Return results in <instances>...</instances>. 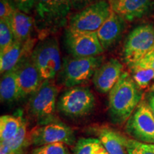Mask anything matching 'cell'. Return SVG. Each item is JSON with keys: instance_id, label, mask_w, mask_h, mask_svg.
<instances>
[{"instance_id": "cell-1", "label": "cell", "mask_w": 154, "mask_h": 154, "mask_svg": "<svg viewBox=\"0 0 154 154\" xmlns=\"http://www.w3.org/2000/svg\"><path fill=\"white\" fill-rule=\"evenodd\" d=\"M131 75L124 72L109 95V113L114 124L127 122L141 102L143 94Z\"/></svg>"}, {"instance_id": "cell-2", "label": "cell", "mask_w": 154, "mask_h": 154, "mask_svg": "<svg viewBox=\"0 0 154 154\" xmlns=\"http://www.w3.org/2000/svg\"><path fill=\"white\" fill-rule=\"evenodd\" d=\"M72 0H36L34 26L43 38L65 26L72 9Z\"/></svg>"}, {"instance_id": "cell-3", "label": "cell", "mask_w": 154, "mask_h": 154, "mask_svg": "<svg viewBox=\"0 0 154 154\" xmlns=\"http://www.w3.org/2000/svg\"><path fill=\"white\" fill-rule=\"evenodd\" d=\"M104 57H69L63 59L59 78L61 84L69 88L81 86L93 78L97 69L103 63Z\"/></svg>"}, {"instance_id": "cell-4", "label": "cell", "mask_w": 154, "mask_h": 154, "mask_svg": "<svg viewBox=\"0 0 154 154\" xmlns=\"http://www.w3.org/2000/svg\"><path fill=\"white\" fill-rule=\"evenodd\" d=\"M31 58L44 81L54 79L60 72L62 63L57 38L47 37L42 39L32 50Z\"/></svg>"}, {"instance_id": "cell-5", "label": "cell", "mask_w": 154, "mask_h": 154, "mask_svg": "<svg viewBox=\"0 0 154 154\" xmlns=\"http://www.w3.org/2000/svg\"><path fill=\"white\" fill-rule=\"evenodd\" d=\"M59 91V87L52 80H44L37 91L31 96L29 113L40 124H49L55 112Z\"/></svg>"}, {"instance_id": "cell-6", "label": "cell", "mask_w": 154, "mask_h": 154, "mask_svg": "<svg viewBox=\"0 0 154 154\" xmlns=\"http://www.w3.org/2000/svg\"><path fill=\"white\" fill-rule=\"evenodd\" d=\"M96 99L89 88L78 86L62 94L57 103L61 113L71 118L88 115L95 107Z\"/></svg>"}, {"instance_id": "cell-7", "label": "cell", "mask_w": 154, "mask_h": 154, "mask_svg": "<svg viewBox=\"0 0 154 154\" xmlns=\"http://www.w3.org/2000/svg\"><path fill=\"white\" fill-rule=\"evenodd\" d=\"M111 5L106 0L90 4L69 19V28L87 32H97L111 14Z\"/></svg>"}, {"instance_id": "cell-8", "label": "cell", "mask_w": 154, "mask_h": 154, "mask_svg": "<svg viewBox=\"0 0 154 154\" xmlns=\"http://www.w3.org/2000/svg\"><path fill=\"white\" fill-rule=\"evenodd\" d=\"M154 47V26L143 24L133 29L124 47V59L128 66L136 63Z\"/></svg>"}, {"instance_id": "cell-9", "label": "cell", "mask_w": 154, "mask_h": 154, "mask_svg": "<svg viewBox=\"0 0 154 154\" xmlns=\"http://www.w3.org/2000/svg\"><path fill=\"white\" fill-rule=\"evenodd\" d=\"M126 131L137 141L154 144V116L149 103L140 102L127 121Z\"/></svg>"}, {"instance_id": "cell-10", "label": "cell", "mask_w": 154, "mask_h": 154, "mask_svg": "<svg viewBox=\"0 0 154 154\" xmlns=\"http://www.w3.org/2000/svg\"><path fill=\"white\" fill-rule=\"evenodd\" d=\"M64 39L67 50L74 57H97L104 51L96 32H82L68 28Z\"/></svg>"}, {"instance_id": "cell-11", "label": "cell", "mask_w": 154, "mask_h": 154, "mask_svg": "<svg viewBox=\"0 0 154 154\" xmlns=\"http://www.w3.org/2000/svg\"><path fill=\"white\" fill-rule=\"evenodd\" d=\"M30 144L41 146L54 143L72 146L75 142L74 131L62 123H49L36 126L29 132Z\"/></svg>"}, {"instance_id": "cell-12", "label": "cell", "mask_w": 154, "mask_h": 154, "mask_svg": "<svg viewBox=\"0 0 154 154\" xmlns=\"http://www.w3.org/2000/svg\"><path fill=\"white\" fill-rule=\"evenodd\" d=\"M31 54L32 52L25 54L15 66L22 99L35 93L44 82Z\"/></svg>"}, {"instance_id": "cell-13", "label": "cell", "mask_w": 154, "mask_h": 154, "mask_svg": "<svg viewBox=\"0 0 154 154\" xmlns=\"http://www.w3.org/2000/svg\"><path fill=\"white\" fill-rule=\"evenodd\" d=\"M123 69V64L116 59H111L103 62L92 78L96 89L101 94L109 93L124 73Z\"/></svg>"}, {"instance_id": "cell-14", "label": "cell", "mask_w": 154, "mask_h": 154, "mask_svg": "<svg viewBox=\"0 0 154 154\" xmlns=\"http://www.w3.org/2000/svg\"><path fill=\"white\" fill-rule=\"evenodd\" d=\"M111 9L125 20L133 22L147 14L152 7V0H116Z\"/></svg>"}, {"instance_id": "cell-15", "label": "cell", "mask_w": 154, "mask_h": 154, "mask_svg": "<svg viewBox=\"0 0 154 154\" xmlns=\"http://www.w3.org/2000/svg\"><path fill=\"white\" fill-rule=\"evenodd\" d=\"M125 21L112 10L110 17L96 32L103 49H109L121 38L125 29Z\"/></svg>"}, {"instance_id": "cell-16", "label": "cell", "mask_w": 154, "mask_h": 154, "mask_svg": "<svg viewBox=\"0 0 154 154\" xmlns=\"http://www.w3.org/2000/svg\"><path fill=\"white\" fill-rule=\"evenodd\" d=\"M32 44L31 39L26 43H22L15 40L10 47L0 53L1 74H3L14 69L25 54L32 52Z\"/></svg>"}, {"instance_id": "cell-17", "label": "cell", "mask_w": 154, "mask_h": 154, "mask_svg": "<svg viewBox=\"0 0 154 154\" xmlns=\"http://www.w3.org/2000/svg\"><path fill=\"white\" fill-rule=\"evenodd\" d=\"M9 22L16 41L22 43H26L29 41L34 26L33 17L17 9Z\"/></svg>"}, {"instance_id": "cell-18", "label": "cell", "mask_w": 154, "mask_h": 154, "mask_svg": "<svg viewBox=\"0 0 154 154\" xmlns=\"http://www.w3.org/2000/svg\"><path fill=\"white\" fill-rule=\"evenodd\" d=\"M101 140L109 154H128V138L113 128L103 127L99 131Z\"/></svg>"}, {"instance_id": "cell-19", "label": "cell", "mask_w": 154, "mask_h": 154, "mask_svg": "<svg viewBox=\"0 0 154 154\" xmlns=\"http://www.w3.org/2000/svg\"><path fill=\"white\" fill-rule=\"evenodd\" d=\"M0 98L3 103H11L22 99L15 67L3 74L0 82Z\"/></svg>"}, {"instance_id": "cell-20", "label": "cell", "mask_w": 154, "mask_h": 154, "mask_svg": "<svg viewBox=\"0 0 154 154\" xmlns=\"http://www.w3.org/2000/svg\"><path fill=\"white\" fill-rule=\"evenodd\" d=\"M129 66L132 79L140 89H144L154 80V69L143 59Z\"/></svg>"}, {"instance_id": "cell-21", "label": "cell", "mask_w": 154, "mask_h": 154, "mask_svg": "<svg viewBox=\"0 0 154 154\" xmlns=\"http://www.w3.org/2000/svg\"><path fill=\"white\" fill-rule=\"evenodd\" d=\"M22 116L3 115L0 117V140L1 143L9 141L17 134L24 123Z\"/></svg>"}, {"instance_id": "cell-22", "label": "cell", "mask_w": 154, "mask_h": 154, "mask_svg": "<svg viewBox=\"0 0 154 154\" xmlns=\"http://www.w3.org/2000/svg\"><path fill=\"white\" fill-rule=\"evenodd\" d=\"M27 126V122L24 119L22 126L15 136L9 141L1 143L5 145L14 154H24L25 148L30 144L29 133H28Z\"/></svg>"}, {"instance_id": "cell-23", "label": "cell", "mask_w": 154, "mask_h": 154, "mask_svg": "<svg viewBox=\"0 0 154 154\" xmlns=\"http://www.w3.org/2000/svg\"><path fill=\"white\" fill-rule=\"evenodd\" d=\"M74 154H109L99 138H83L77 141Z\"/></svg>"}, {"instance_id": "cell-24", "label": "cell", "mask_w": 154, "mask_h": 154, "mask_svg": "<svg viewBox=\"0 0 154 154\" xmlns=\"http://www.w3.org/2000/svg\"><path fill=\"white\" fill-rule=\"evenodd\" d=\"M14 41L9 21L0 19V53L10 47Z\"/></svg>"}, {"instance_id": "cell-25", "label": "cell", "mask_w": 154, "mask_h": 154, "mask_svg": "<svg viewBox=\"0 0 154 154\" xmlns=\"http://www.w3.org/2000/svg\"><path fill=\"white\" fill-rule=\"evenodd\" d=\"M32 154H70L66 145L63 143H54L38 146Z\"/></svg>"}, {"instance_id": "cell-26", "label": "cell", "mask_w": 154, "mask_h": 154, "mask_svg": "<svg viewBox=\"0 0 154 154\" xmlns=\"http://www.w3.org/2000/svg\"><path fill=\"white\" fill-rule=\"evenodd\" d=\"M17 9L12 0H0V19L9 21Z\"/></svg>"}, {"instance_id": "cell-27", "label": "cell", "mask_w": 154, "mask_h": 154, "mask_svg": "<svg viewBox=\"0 0 154 154\" xmlns=\"http://www.w3.org/2000/svg\"><path fill=\"white\" fill-rule=\"evenodd\" d=\"M128 154H154L153 152L147 151L138 145L137 140L128 138L127 141Z\"/></svg>"}, {"instance_id": "cell-28", "label": "cell", "mask_w": 154, "mask_h": 154, "mask_svg": "<svg viewBox=\"0 0 154 154\" xmlns=\"http://www.w3.org/2000/svg\"><path fill=\"white\" fill-rule=\"evenodd\" d=\"M12 1L19 10L29 14L34 9L36 0H12Z\"/></svg>"}, {"instance_id": "cell-29", "label": "cell", "mask_w": 154, "mask_h": 154, "mask_svg": "<svg viewBox=\"0 0 154 154\" xmlns=\"http://www.w3.org/2000/svg\"><path fill=\"white\" fill-rule=\"evenodd\" d=\"M94 0H72V6L75 8H85Z\"/></svg>"}, {"instance_id": "cell-30", "label": "cell", "mask_w": 154, "mask_h": 154, "mask_svg": "<svg viewBox=\"0 0 154 154\" xmlns=\"http://www.w3.org/2000/svg\"><path fill=\"white\" fill-rule=\"evenodd\" d=\"M141 59L146 61L150 66L154 69V47Z\"/></svg>"}, {"instance_id": "cell-31", "label": "cell", "mask_w": 154, "mask_h": 154, "mask_svg": "<svg viewBox=\"0 0 154 154\" xmlns=\"http://www.w3.org/2000/svg\"><path fill=\"white\" fill-rule=\"evenodd\" d=\"M138 145H139L140 147H142L143 149L147 150V151L153 152L154 153V144H149V143H140V142L138 141Z\"/></svg>"}, {"instance_id": "cell-32", "label": "cell", "mask_w": 154, "mask_h": 154, "mask_svg": "<svg viewBox=\"0 0 154 154\" xmlns=\"http://www.w3.org/2000/svg\"><path fill=\"white\" fill-rule=\"evenodd\" d=\"M149 105L150 108H151L152 112H153V116H154V95L151 96V97L149 98Z\"/></svg>"}, {"instance_id": "cell-33", "label": "cell", "mask_w": 154, "mask_h": 154, "mask_svg": "<svg viewBox=\"0 0 154 154\" xmlns=\"http://www.w3.org/2000/svg\"><path fill=\"white\" fill-rule=\"evenodd\" d=\"M150 91L154 93V84H153V85L151 86V88H150Z\"/></svg>"}, {"instance_id": "cell-34", "label": "cell", "mask_w": 154, "mask_h": 154, "mask_svg": "<svg viewBox=\"0 0 154 154\" xmlns=\"http://www.w3.org/2000/svg\"><path fill=\"white\" fill-rule=\"evenodd\" d=\"M115 1H116V0H109V2H111V3H113V2H115Z\"/></svg>"}]
</instances>
